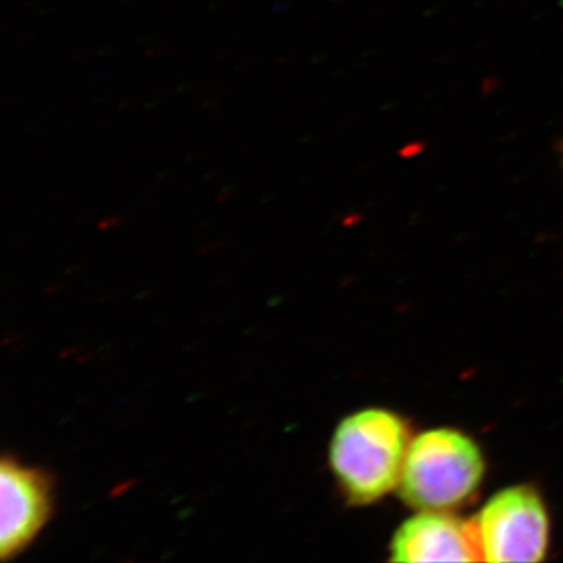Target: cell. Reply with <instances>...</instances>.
Segmentation results:
<instances>
[{
    "label": "cell",
    "mask_w": 563,
    "mask_h": 563,
    "mask_svg": "<svg viewBox=\"0 0 563 563\" xmlns=\"http://www.w3.org/2000/svg\"><path fill=\"white\" fill-rule=\"evenodd\" d=\"M409 446L406 422L396 413L366 409L344 418L329 461L347 501L366 506L399 487Z\"/></svg>",
    "instance_id": "1"
},
{
    "label": "cell",
    "mask_w": 563,
    "mask_h": 563,
    "mask_svg": "<svg viewBox=\"0 0 563 563\" xmlns=\"http://www.w3.org/2000/svg\"><path fill=\"white\" fill-rule=\"evenodd\" d=\"M484 472V455L468 435L432 429L410 442L399 495L417 509H450L477 490Z\"/></svg>",
    "instance_id": "2"
},
{
    "label": "cell",
    "mask_w": 563,
    "mask_h": 563,
    "mask_svg": "<svg viewBox=\"0 0 563 563\" xmlns=\"http://www.w3.org/2000/svg\"><path fill=\"white\" fill-rule=\"evenodd\" d=\"M472 523L483 562H540L547 554L550 518L531 487L496 493Z\"/></svg>",
    "instance_id": "3"
},
{
    "label": "cell",
    "mask_w": 563,
    "mask_h": 563,
    "mask_svg": "<svg viewBox=\"0 0 563 563\" xmlns=\"http://www.w3.org/2000/svg\"><path fill=\"white\" fill-rule=\"evenodd\" d=\"M0 554L3 561H9L21 554L46 525L51 515V485L40 470L5 457L0 466Z\"/></svg>",
    "instance_id": "4"
},
{
    "label": "cell",
    "mask_w": 563,
    "mask_h": 563,
    "mask_svg": "<svg viewBox=\"0 0 563 563\" xmlns=\"http://www.w3.org/2000/svg\"><path fill=\"white\" fill-rule=\"evenodd\" d=\"M393 562H483L472 520L426 510L393 537Z\"/></svg>",
    "instance_id": "5"
}]
</instances>
